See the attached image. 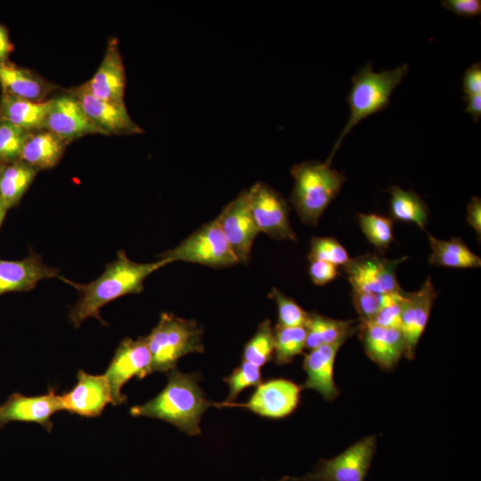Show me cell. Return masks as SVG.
<instances>
[{
  "label": "cell",
  "instance_id": "6da1fadb",
  "mask_svg": "<svg viewBox=\"0 0 481 481\" xmlns=\"http://www.w3.org/2000/svg\"><path fill=\"white\" fill-rule=\"evenodd\" d=\"M170 263L167 258L138 263L131 260L125 251L119 250L116 259L106 265L104 272L88 283H78L60 276L59 279L75 288L79 295L69 309V322L78 328L83 322L93 317L106 324L100 315L104 306L126 295L141 293L144 289V281Z\"/></svg>",
  "mask_w": 481,
  "mask_h": 481
},
{
  "label": "cell",
  "instance_id": "7a4b0ae2",
  "mask_svg": "<svg viewBox=\"0 0 481 481\" xmlns=\"http://www.w3.org/2000/svg\"><path fill=\"white\" fill-rule=\"evenodd\" d=\"M167 376L165 387L146 403L132 406L130 414L166 421L189 436L200 435L201 418L213 403L206 399L200 387L201 374L175 368Z\"/></svg>",
  "mask_w": 481,
  "mask_h": 481
},
{
  "label": "cell",
  "instance_id": "3957f363",
  "mask_svg": "<svg viewBox=\"0 0 481 481\" xmlns=\"http://www.w3.org/2000/svg\"><path fill=\"white\" fill-rule=\"evenodd\" d=\"M331 161L308 160L294 165L290 202L301 221L317 225L320 217L339 193L346 177L330 167Z\"/></svg>",
  "mask_w": 481,
  "mask_h": 481
},
{
  "label": "cell",
  "instance_id": "277c9868",
  "mask_svg": "<svg viewBox=\"0 0 481 481\" xmlns=\"http://www.w3.org/2000/svg\"><path fill=\"white\" fill-rule=\"evenodd\" d=\"M406 63L394 69L375 72L368 62L352 77L347 96L350 115L327 160L331 161L345 137L362 120L386 109L394 90L408 73Z\"/></svg>",
  "mask_w": 481,
  "mask_h": 481
},
{
  "label": "cell",
  "instance_id": "5b68a950",
  "mask_svg": "<svg viewBox=\"0 0 481 481\" xmlns=\"http://www.w3.org/2000/svg\"><path fill=\"white\" fill-rule=\"evenodd\" d=\"M203 329L194 320L163 312L156 326L145 337L151 357V373H167L178 361L192 353H203Z\"/></svg>",
  "mask_w": 481,
  "mask_h": 481
},
{
  "label": "cell",
  "instance_id": "8992f818",
  "mask_svg": "<svg viewBox=\"0 0 481 481\" xmlns=\"http://www.w3.org/2000/svg\"><path fill=\"white\" fill-rule=\"evenodd\" d=\"M158 257L212 268H226L239 264L216 219L201 225L177 246L158 255Z\"/></svg>",
  "mask_w": 481,
  "mask_h": 481
},
{
  "label": "cell",
  "instance_id": "52a82bcc",
  "mask_svg": "<svg viewBox=\"0 0 481 481\" xmlns=\"http://www.w3.org/2000/svg\"><path fill=\"white\" fill-rule=\"evenodd\" d=\"M375 451L376 437L369 436L332 458L320 460L305 476L277 481H365Z\"/></svg>",
  "mask_w": 481,
  "mask_h": 481
},
{
  "label": "cell",
  "instance_id": "ba28073f",
  "mask_svg": "<svg viewBox=\"0 0 481 481\" xmlns=\"http://www.w3.org/2000/svg\"><path fill=\"white\" fill-rule=\"evenodd\" d=\"M244 403H212V406L239 407L271 420L289 416L300 404L302 387L292 380L278 378L261 382Z\"/></svg>",
  "mask_w": 481,
  "mask_h": 481
},
{
  "label": "cell",
  "instance_id": "9c48e42d",
  "mask_svg": "<svg viewBox=\"0 0 481 481\" xmlns=\"http://www.w3.org/2000/svg\"><path fill=\"white\" fill-rule=\"evenodd\" d=\"M151 373V357L145 337L122 339L104 373L111 389L112 405L126 402L122 387L131 379H143Z\"/></svg>",
  "mask_w": 481,
  "mask_h": 481
},
{
  "label": "cell",
  "instance_id": "30bf717a",
  "mask_svg": "<svg viewBox=\"0 0 481 481\" xmlns=\"http://www.w3.org/2000/svg\"><path fill=\"white\" fill-rule=\"evenodd\" d=\"M247 192L250 212L259 232L278 240H297L289 219V204L279 192L258 182Z\"/></svg>",
  "mask_w": 481,
  "mask_h": 481
},
{
  "label": "cell",
  "instance_id": "8fae6325",
  "mask_svg": "<svg viewBox=\"0 0 481 481\" xmlns=\"http://www.w3.org/2000/svg\"><path fill=\"white\" fill-rule=\"evenodd\" d=\"M406 258L392 260L379 255L364 254L351 258L343 269L352 289L387 294L402 289L396 278V267Z\"/></svg>",
  "mask_w": 481,
  "mask_h": 481
},
{
  "label": "cell",
  "instance_id": "7c38bea8",
  "mask_svg": "<svg viewBox=\"0 0 481 481\" xmlns=\"http://www.w3.org/2000/svg\"><path fill=\"white\" fill-rule=\"evenodd\" d=\"M216 219L239 263L247 264L259 233L250 212L247 190L226 204Z\"/></svg>",
  "mask_w": 481,
  "mask_h": 481
},
{
  "label": "cell",
  "instance_id": "4fadbf2b",
  "mask_svg": "<svg viewBox=\"0 0 481 481\" xmlns=\"http://www.w3.org/2000/svg\"><path fill=\"white\" fill-rule=\"evenodd\" d=\"M61 411H63L61 395L54 389L33 396L14 393L0 405V426L3 428L12 421L30 422L51 432L53 427L52 417Z\"/></svg>",
  "mask_w": 481,
  "mask_h": 481
},
{
  "label": "cell",
  "instance_id": "5bb4252c",
  "mask_svg": "<svg viewBox=\"0 0 481 481\" xmlns=\"http://www.w3.org/2000/svg\"><path fill=\"white\" fill-rule=\"evenodd\" d=\"M103 135H135L143 130L132 119L125 103L94 96L83 85L69 91Z\"/></svg>",
  "mask_w": 481,
  "mask_h": 481
},
{
  "label": "cell",
  "instance_id": "9a60e30c",
  "mask_svg": "<svg viewBox=\"0 0 481 481\" xmlns=\"http://www.w3.org/2000/svg\"><path fill=\"white\" fill-rule=\"evenodd\" d=\"M77 381L69 391L61 395L63 411L86 418L102 414L112 404L111 389L103 375H93L79 370Z\"/></svg>",
  "mask_w": 481,
  "mask_h": 481
},
{
  "label": "cell",
  "instance_id": "2e32d148",
  "mask_svg": "<svg viewBox=\"0 0 481 481\" xmlns=\"http://www.w3.org/2000/svg\"><path fill=\"white\" fill-rule=\"evenodd\" d=\"M436 290L428 278L420 289L404 292L402 302L401 328L405 343L404 357L413 359L417 345L426 329Z\"/></svg>",
  "mask_w": 481,
  "mask_h": 481
},
{
  "label": "cell",
  "instance_id": "e0dca14e",
  "mask_svg": "<svg viewBox=\"0 0 481 481\" xmlns=\"http://www.w3.org/2000/svg\"><path fill=\"white\" fill-rule=\"evenodd\" d=\"M44 128L69 143L86 135H103L91 121L79 101L71 93L53 98Z\"/></svg>",
  "mask_w": 481,
  "mask_h": 481
},
{
  "label": "cell",
  "instance_id": "ac0fdd59",
  "mask_svg": "<svg viewBox=\"0 0 481 481\" xmlns=\"http://www.w3.org/2000/svg\"><path fill=\"white\" fill-rule=\"evenodd\" d=\"M126 72L116 38L109 40L103 58L94 76L84 84L95 97L125 103Z\"/></svg>",
  "mask_w": 481,
  "mask_h": 481
},
{
  "label": "cell",
  "instance_id": "d6986e66",
  "mask_svg": "<svg viewBox=\"0 0 481 481\" xmlns=\"http://www.w3.org/2000/svg\"><path fill=\"white\" fill-rule=\"evenodd\" d=\"M358 331L368 357L384 371L394 369L405 354V343L399 329L359 321Z\"/></svg>",
  "mask_w": 481,
  "mask_h": 481
},
{
  "label": "cell",
  "instance_id": "ffe728a7",
  "mask_svg": "<svg viewBox=\"0 0 481 481\" xmlns=\"http://www.w3.org/2000/svg\"><path fill=\"white\" fill-rule=\"evenodd\" d=\"M60 276L59 269L46 265L34 252L20 260L0 258V297L31 290L40 281Z\"/></svg>",
  "mask_w": 481,
  "mask_h": 481
},
{
  "label": "cell",
  "instance_id": "44dd1931",
  "mask_svg": "<svg viewBox=\"0 0 481 481\" xmlns=\"http://www.w3.org/2000/svg\"><path fill=\"white\" fill-rule=\"evenodd\" d=\"M344 343L322 345L305 355L303 369L306 379L300 385L302 389L316 391L326 401H332L339 395L334 380V366L338 352Z\"/></svg>",
  "mask_w": 481,
  "mask_h": 481
},
{
  "label": "cell",
  "instance_id": "7402d4cb",
  "mask_svg": "<svg viewBox=\"0 0 481 481\" xmlns=\"http://www.w3.org/2000/svg\"><path fill=\"white\" fill-rule=\"evenodd\" d=\"M1 93L35 102H44L55 86L29 69L10 61L0 62Z\"/></svg>",
  "mask_w": 481,
  "mask_h": 481
},
{
  "label": "cell",
  "instance_id": "603a6c76",
  "mask_svg": "<svg viewBox=\"0 0 481 481\" xmlns=\"http://www.w3.org/2000/svg\"><path fill=\"white\" fill-rule=\"evenodd\" d=\"M68 144L47 129L30 131L24 142L20 159L37 170L50 169L59 163Z\"/></svg>",
  "mask_w": 481,
  "mask_h": 481
},
{
  "label": "cell",
  "instance_id": "cb8c5ba5",
  "mask_svg": "<svg viewBox=\"0 0 481 481\" xmlns=\"http://www.w3.org/2000/svg\"><path fill=\"white\" fill-rule=\"evenodd\" d=\"M52 104L53 99L35 102L1 93L0 118L28 132L42 129Z\"/></svg>",
  "mask_w": 481,
  "mask_h": 481
},
{
  "label": "cell",
  "instance_id": "d4e9b609",
  "mask_svg": "<svg viewBox=\"0 0 481 481\" xmlns=\"http://www.w3.org/2000/svg\"><path fill=\"white\" fill-rule=\"evenodd\" d=\"M355 320H337L317 312H307L305 323L306 330V348L312 350L322 345L345 342L355 331L359 323Z\"/></svg>",
  "mask_w": 481,
  "mask_h": 481
},
{
  "label": "cell",
  "instance_id": "484cf974",
  "mask_svg": "<svg viewBox=\"0 0 481 481\" xmlns=\"http://www.w3.org/2000/svg\"><path fill=\"white\" fill-rule=\"evenodd\" d=\"M431 254L428 263L433 266L449 268H478L481 259L460 238L438 240L428 233Z\"/></svg>",
  "mask_w": 481,
  "mask_h": 481
},
{
  "label": "cell",
  "instance_id": "4316f807",
  "mask_svg": "<svg viewBox=\"0 0 481 481\" xmlns=\"http://www.w3.org/2000/svg\"><path fill=\"white\" fill-rule=\"evenodd\" d=\"M38 171L21 159L4 164L0 171V200L9 209L16 207Z\"/></svg>",
  "mask_w": 481,
  "mask_h": 481
},
{
  "label": "cell",
  "instance_id": "83f0119b",
  "mask_svg": "<svg viewBox=\"0 0 481 481\" xmlns=\"http://www.w3.org/2000/svg\"><path fill=\"white\" fill-rule=\"evenodd\" d=\"M388 192L392 219L413 223L425 230L429 209L424 200L416 192L403 190L399 186H391Z\"/></svg>",
  "mask_w": 481,
  "mask_h": 481
},
{
  "label": "cell",
  "instance_id": "f1b7e54d",
  "mask_svg": "<svg viewBox=\"0 0 481 481\" xmlns=\"http://www.w3.org/2000/svg\"><path fill=\"white\" fill-rule=\"evenodd\" d=\"M274 351L273 359L277 365H285L293 362L306 348V330L304 326L273 327Z\"/></svg>",
  "mask_w": 481,
  "mask_h": 481
},
{
  "label": "cell",
  "instance_id": "f546056e",
  "mask_svg": "<svg viewBox=\"0 0 481 481\" xmlns=\"http://www.w3.org/2000/svg\"><path fill=\"white\" fill-rule=\"evenodd\" d=\"M274 338L271 321L259 323L255 334L247 341L242 351V361L259 368L273 359Z\"/></svg>",
  "mask_w": 481,
  "mask_h": 481
},
{
  "label": "cell",
  "instance_id": "4dcf8cb0",
  "mask_svg": "<svg viewBox=\"0 0 481 481\" xmlns=\"http://www.w3.org/2000/svg\"><path fill=\"white\" fill-rule=\"evenodd\" d=\"M358 220L369 242L380 252H384L394 239L393 219L377 214L361 213Z\"/></svg>",
  "mask_w": 481,
  "mask_h": 481
},
{
  "label": "cell",
  "instance_id": "1f68e13d",
  "mask_svg": "<svg viewBox=\"0 0 481 481\" xmlns=\"http://www.w3.org/2000/svg\"><path fill=\"white\" fill-rule=\"evenodd\" d=\"M223 380L229 387V394L224 402L232 403L243 390L257 387L263 382V376L261 368L242 361L229 375L224 377Z\"/></svg>",
  "mask_w": 481,
  "mask_h": 481
},
{
  "label": "cell",
  "instance_id": "d6a6232c",
  "mask_svg": "<svg viewBox=\"0 0 481 481\" xmlns=\"http://www.w3.org/2000/svg\"><path fill=\"white\" fill-rule=\"evenodd\" d=\"M307 258L324 261L337 267H344L351 259L346 249L332 237H313Z\"/></svg>",
  "mask_w": 481,
  "mask_h": 481
},
{
  "label": "cell",
  "instance_id": "836d02e7",
  "mask_svg": "<svg viewBox=\"0 0 481 481\" xmlns=\"http://www.w3.org/2000/svg\"><path fill=\"white\" fill-rule=\"evenodd\" d=\"M29 132L0 118V162L12 163L20 159Z\"/></svg>",
  "mask_w": 481,
  "mask_h": 481
},
{
  "label": "cell",
  "instance_id": "e575fe53",
  "mask_svg": "<svg viewBox=\"0 0 481 481\" xmlns=\"http://www.w3.org/2000/svg\"><path fill=\"white\" fill-rule=\"evenodd\" d=\"M273 299L278 310L277 325L282 327L305 326L307 312L305 311L296 301L287 297L277 288H273L268 294Z\"/></svg>",
  "mask_w": 481,
  "mask_h": 481
},
{
  "label": "cell",
  "instance_id": "d590c367",
  "mask_svg": "<svg viewBox=\"0 0 481 481\" xmlns=\"http://www.w3.org/2000/svg\"><path fill=\"white\" fill-rule=\"evenodd\" d=\"M404 295L403 289L383 294L382 306L370 322L382 327L400 330Z\"/></svg>",
  "mask_w": 481,
  "mask_h": 481
},
{
  "label": "cell",
  "instance_id": "8d00e7d4",
  "mask_svg": "<svg viewBox=\"0 0 481 481\" xmlns=\"http://www.w3.org/2000/svg\"><path fill=\"white\" fill-rule=\"evenodd\" d=\"M351 295L362 322L371 321L382 306L383 294L352 289Z\"/></svg>",
  "mask_w": 481,
  "mask_h": 481
},
{
  "label": "cell",
  "instance_id": "74e56055",
  "mask_svg": "<svg viewBox=\"0 0 481 481\" xmlns=\"http://www.w3.org/2000/svg\"><path fill=\"white\" fill-rule=\"evenodd\" d=\"M309 261V275L315 285L322 286L337 278L338 271L336 265L321 260Z\"/></svg>",
  "mask_w": 481,
  "mask_h": 481
},
{
  "label": "cell",
  "instance_id": "f35d334b",
  "mask_svg": "<svg viewBox=\"0 0 481 481\" xmlns=\"http://www.w3.org/2000/svg\"><path fill=\"white\" fill-rule=\"evenodd\" d=\"M441 4L446 10L459 16L473 17L481 13L480 0H444Z\"/></svg>",
  "mask_w": 481,
  "mask_h": 481
},
{
  "label": "cell",
  "instance_id": "ab89813d",
  "mask_svg": "<svg viewBox=\"0 0 481 481\" xmlns=\"http://www.w3.org/2000/svg\"><path fill=\"white\" fill-rule=\"evenodd\" d=\"M464 96L481 94V64L476 62L468 68L462 77Z\"/></svg>",
  "mask_w": 481,
  "mask_h": 481
},
{
  "label": "cell",
  "instance_id": "60d3db41",
  "mask_svg": "<svg viewBox=\"0 0 481 481\" xmlns=\"http://www.w3.org/2000/svg\"><path fill=\"white\" fill-rule=\"evenodd\" d=\"M467 221L476 231L480 240L481 235V200L479 197H473L467 208Z\"/></svg>",
  "mask_w": 481,
  "mask_h": 481
},
{
  "label": "cell",
  "instance_id": "b9f144b4",
  "mask_svg": "<svg viewBox=\"0 0 481 481\" xmlns=\"http://www.w3.org/2000/svg\"><path fill=\"white\" fill-rule=\"evenodd\" d=\"M13 50L7 28L0 23V62L9 61V56Z\"/></svg>",
  "mask_w": 481,
  "mask_h": 481
},
{
  "label": "cell",
  "instance_id": "7bdbcfd3",
  "mask_svg": "<svg viewBox=\"0 0 481 481\" xmlns=\"http://www.w3.org/2000/svg\"><path fill=\"white\" fill-rule=\"evenodd\" d=\"M466 102L465 111L472 116L476 122L481 118V94L464 96Z\"/></svg>",
  "mask_w": 481,
  "mask_h": 481
},
{
  "label": "cell",
  "instance_id": "ee69618b",
  "mask_svg": "<svg viewBox=\"0 0 481 481\" xmlns=\"http://www.w3.org/2000/svg\"><path fill=\"white\" fill-rule=\"evenodd\" d=\"M9 208L0 200V228L6 216Z\"/></svg>",
  "mask_w": 481,
  "mask_h": 481
},
{
  "label": "cell",
  "instance_id": "f6af8a7d",
  "mask_svg": "<svg viewBox=\"0 0 481 481\" xmlns=\"http://www.w3.org/2000/svg\"><path fill=\"white\" fill-rule=\"evenodd\" d=\"M3 166H4V163L0 162V171Z\"/></svg>",
  "mask_w": 481,
  "mask_h": 481
},
{
  "label": "cell",
  "instance_id": "bcb514c9",
  "mask_svg": "<svg viewBox=\"0 0 481 481\" xmlns=\"http://www.w3.org/2000/svg\"><path fill=\"white\" fill-rule=\"evenodd\" d=\"M1 428H1V426H0V429H1Z\"/></svg>",
  "mask_w": 481,
  "mask_h": 481
}]
</instances>
